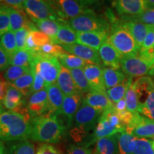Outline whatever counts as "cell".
Segmentation results:
<instances>
[{"instance_id": "680465c9", "label": "cell", "mask_w": 154, "mask_h": 154, "mask_svg": "<svg viewBox=\"0 0 154 154\" xmlns=\"http://www.w3.org/2000/svg\"><path fill=\"white\" fill-rule=\"evenodd\" d=\"M0 154H5V147L2 141H0Z\"/></svg>"}, {"instance_id": "c3c4849f", "label": "cell", "mask_w": 154, "mask_h": 154, "mask_svg": "<svg viewBox=\"0 0 154 154\" xmlns=\"http://www.w3.org/2000/svg\"><path fill=\"white\" fill-rule=\"evenodd\" d=\"M36 154H63L59 149L49 143H42L38 146Z\"/></svg>"}, {"instance_id": "30bf717a", "label": "cell", "mask_w": 154, "mask_h": 154, "mask_svg": "<svg viewBox=\"0 0 154 154\" xmlns=\"http://www.w3.org/2000/svg\"><path fill=\"white\" fill-rule=\"evenodd\" d=\"M122 72L128 78L142 77L148 74L152 65L142 59L139 55L127 56L121 58L120 62Z\"/></svg>"}, {"instance_id": "8d00e7d4", "label": "cell", "mask_w": 154, "mask_h": 154, "mask_svg": "<svg viewBox=\"0 0 154 154\" xmlns=\"http://www.w3.org/2000/svg\"><path fill=\"white\" fill-rule=\"evenodd\" d=\"M0 45L7 56L11 58L18 51L14 32H8L0 37Z\"/></svg>"}, {"instance_id": "f35d334b", "label": "cell", "mask_w": 154, "mask_h": 154, "mask_svg": "<svg viewBox=\"0 0 154 154\" xmlns=\"http://www.w3.org/2000/svg\"><path fill=\"white\" fill-rule=\"evenodd\" d=\"M64 52H66V51H64L61 46L54 43V42H51V43L46 44L42 47H39V49L34 54L33 57L34 58L37 56H46V57H57L58 56Z\"/></svg>"}, {"instance_id": "ac0fdd59", "label": "cell", "mask_w": 154, "mask_h": 154, "mask_svg": "<svg viewBox=\"0 0 154 154\" xmlns=\"http://www.w3.org/2000/svg\"><path fill=\"white\" fill-rule=\"evenodd\" d=\"M83 103L89 106L101 113L104 112L108 109H112L114 104L109 99L106 94L101 93L91 90L83 98Z\"/></svg>"}, {"instance_id": "d6a6232c", "label": "cell", "mask_w": 154, "mask_h": 154, "mask_svg": "<svg viewBox=\"0 0 154 154\" xmlns=\"http://www.w3.org/2000/svg\"><path fill=\"white\" fill-rule=\"evenodd\" d=\"M133 83L131 78H126L122 83L114 87L109 88L106 91V94L113 103H116L120 100L124 99L128 87Z\"/></svg>"}, {"instance_id": "cb8c5ba5", "label": "cell", "mask_w": 154, "mask_h": 154, "mask_svg": "<svg viewBox=\"0 0 154 154\" xmlns=\"http://www.w3.org/2000/svg\"><path fill=\"white\" fill-rule=\"evenodd\" d=\"M57 84L64 96H70L81 93L75 85L70 71L62 66H61Z\"/></svg>"}, {"instance_id": "52a82bcc", "label": "cell", "mask_w": 154, "mask_h": 154, "mask_svg": "<svg viewBox=\"0 0 154 154\" xmlns=\"http://www.w3.org/2000/svg\"><path fill=\"white\" fill-rule=\"evenodd\" d=\"M67 23L76 32H109L111 28V25L106 19L94 13L80 15L69 19Z\"/></svg>"}, {"instance_id": "5b68a950", "label": "cell", "mask_w": 154, "mask_h": 154, "mask_svg": "<svg viewBox=\"0 0 154 154\" xmlns=\"http://www.w3.org/2000/svg\"><path fill=\"white\" fill-rule=\"evenodd\" d=\"M109 41L122 57L137 55L139 48L129 32L121 25V20L117 24L111 25Z\"/></svg>"}, {"instance_id": "d4e9b609", "label": "cell", "mask_w": 154, "mask_h": 154, "mask_svg": "<svg viewBox=\"0 0 154 154\" xmlns=\"http://www.w3.org/2000/svg\"><path fill=\"white\" fill-rule=\"evenodd\" d=\"M117 134L101 138L98 140L96 143L93 154H118Z\"/></svg>"}, {"instance_id": "8fae6325", "label": "cell", "mask_w": 154, "mask_h": 154, "mask_svg": "<svg viewBox=\"0 0 154 154\" xmlns=\"http://www.w3.org/2000/svg\"><path fill=\"white\" fill-rule=\"evenodd\" d=\"M125 132L137 138H149L154 136V121L140 115L134 113L132 123L126 127Z\"/></svg>"}, {"instance_id": "ffe728a7", "label": "cell", "mask_w": 154, "mask_h": 154, "mask_svg": "<svg viewBox=\"0 0 154 154\" xmlns=\"http://www.w3.org/2000/svg\"><path fill=\"white\" fill-rule=\"evenodd\" d=\"M47 91L48 109L47 113L59 116L64 95L57 84L46 86Z\"/></svg>"}, {"instance_id": "7dc6e473", "label": "cell", "mask_w": 154, "mask_h": 154, "mask_svg": "<svg viewBox=\"0 0 154 154\" xmlns=\"http://www.w3.org/2000/svg\"><path fill=\"white\" fill-rule=\"evenodd\" d=\"M67 154H93L91 148L85 146H79L76 144H70L66 149Z\"/></svg>"}, {"instance_id": "6f0895ef", "label": "cell", "mask_w": 154, "mask_h": 154, "mask_svg": "<svg viewBox=\"0 0 154 154\" xmlns=\"http://www.w3.org/2000/svg\"><path fill=\"white\" fill-rule=\"evenodd\" d=\"M143 5L145 10L154 9V0H145L143 1Z\"/></svg>"}, {"instance_id": "7402d4cb", "label": "cell", "mask_w": 154, "mask_h": 154, "mask_svg": "<svg viewBox=\"0 0 154 154\" xmlns=\"http://www.w3.org/2000/svg\"><path fill=\"white\" fill-rule=\"evenodd\" d=\"M7 10L10 21L11 32H15L22 29H27L29 31L37 29L35 24H34V22L30 21L27 18V15L24 14L23 11H19L9 7H7Z\"/></svg>"}, {"instance_id": "f1b7e54d", "label": "cell", "mask_w": 154, "mask_h": 154, "mask_svg": "<svg viewBox=\"0 0 154 154\" xmlns=\"http://www.w3.org/2000/svg\"><path fill=\"white\" fill-rule=\"evenodd\" d=\"M103 79L106 89L114 87L126 79V76L123 72L111 68H103Z\"/></svg>"}, {"instance_id": "2e32d148", "label": "cell", "mask_w": 154, "mask_h": 154, "mask_svg": "<svg viewBox=\"0 0 154 154\" xmlns=\"http://www.w3.org/2000/svg\"><path fill=\"white\" fill-rule=\"evenodd\" d=\"M61 47H63L64 51L79 57L88 63L99 65V66L101 64V60L100 59L99 52L95 49L77 43L69 44V45H63Z\"/></svg>"}, {"instance_id": "9c48e42d", "label": "cell", "mask_w": 154, "mask_h": 154, "mask_svg": "<svg viewBox=\"0 0 154 154\" xmlns=\"http://www.w3.org/2000/svg\"><path fill=\"white\" fill-rule=\"evenodd\" d=\"M34 61L45 81L46 86L56 84L61 66L57 57L37 56L34 58Z\"/></svg>"}, {"instance_id": "e0dca14e", "label": "cell", "mask_w": 154, "mask_h": 154, "mask_svg": "<svg viewBox=\"0 0 154 154\" xmlns=\"http://www.w3.org/2000/svg\"><path fill=\"white\" fill-rule=\"evenodd\" d=\"M100 59L108 68L119 70L121 68V60L123 57L110 44L109 38L101 45L99 50Z\"/></svg>"}, {"instance_id": "e575fe53", "label": "cell", "mask_w": 154, "mask_h": 154, "mask_svg": "<svg viewBox=\"0 0 154 154\" xmlns=\"http://www.w3.org/2000/svg\"><path fill=\"white\" fill-rule=\"evenodd\" d=\"M5 154H36L35 147L30 140L17 141L9 146Z\"/></svg>"}, {"instance_id": "277c9868", "label": "cell", "mask_w": 154, "mask_h": 154, "mask_svg": "<svg viewBox=\"0 0 154 154\" xmlns=\"http://www.w3.org/2000/svg\"><path fill=\"white\" fill-rule=\"evenodd\" d=\"M125 129L126 127L121 124L118 114L113 107L102 113L91 138L84 146L88 147L100 138L124 132Z\"/></svg>"}, {"instance_id": "60d3db41", "label": "cell", "mask_w": 154, "mask_h": 154, "mask_svg": "<svg viewBox=\"0 0 154 154\" xmlns=\"http://www.w3.org/2000/svg\"><path fill=\"white\" fill-rule=\"evenodd\" d=\"M133 154H154L153 141L145 138H136Z\"/></svg>"}, {"instance_id": "681fc988", "label": "cell", "mask_w": 154, "mask_h": 154, "mask_svg": "<svg viewBox=\"0 0 154 154\" xmlns=\"http://www.w3.org/2000/svg\"><path fill=\"white\" fill-rule=\"evenodd\" d=\"M154 46V26L150 29V30L146 34L144 41L142 44V47H140V50H146L150 48L153 47Z\"/></svg>"}, {"instance_id": "f5cc1de1", "label": "cell", "mask_w": 154, "mask_h": 154, "mask_svg": "<svg viewBox=\"0 0 154 154\" xmlns=\"http://www.w3.org/2000/svg\"><path fill=\"white\" fill-rule=\"evenodd\" d=\"M9 66V57L0 45V72H5Z\"/></svg>"}, {"instance_id": "b9f144b4", "label": "cell", "mask_w": 154, "mask_h": 154, "mask_svg": "<svg viewBox=\"0 0 154 154\" xmlns=\"http://www.w3.org/2000/svg\"><path fill=\"white\" fill-rule=\"evenodd\" d=\"M124 99L126 103V111L133 113H137L138 103H139L138 96L134 88H133L132 84L127 89Z\"/></svg>"}, {"instance_id": "4316f807", "label": "cell", "mask_w": 154, "mask_h": 154, "mask_svg": "<svg viewBox=\"0 0 154 154\" xmlns=\"http://www.w3.org/2000/svg\"><path fill=\"white\" fill-rule=\"evenodd\" d=\"M77 37L76 32L66 22L61 24V27L58 31L54 43L61 45H69V44H76Z\"/></svg>"}, {"instance_id": "d6986e66", "label": "cell", "mask_w": 154, "mask_h": 154, "mask_svg": "<svg viewBox=\"0 0 154 154\" xmlns=\"http://www.w3.org/2000/svg\"><path fill=\"white\" fill-rule=\"evenodd\" d=\"M109 32H76V43L98 51L109 38Z\"/></svg>"}, {"instance_id": "6da1fadb", "label": "cell", "mask_w": 154, "mask_h": 154, "mask_svg": "<svg viewBox=\"0 0 154 154\" xmlns=\"http://www.w3.org/2000/svg\"><path fill=\"white\" fill-rule=\"evenodd\" d=\"M31 119L29 113L8 111L0 113V141L17 142L30 139Z\"/></svg>"}, {"instance_id": "5bb4252c", "label": "cell", "mask_w": 154, "mask_h": 154, "mask_svg": "<svg viewBox=\"0 0 154 154\" xmlns=\"http://www.w3.org/2000/svg\"><path fill=\"white\" fill-rule=\"evenodd\" d=\"M24 96L11 84H9L5 99L2 103L6 109L10 111L23 113L26 109V102Z\"/></svg>"}, {"instance_id": "83f0119b", "label": "cell", "mask_w": 154, "mask_h": 154, "mask_svg": "<svg viewBox=\"0 0 154 154\" xmlns=\"http://www.w3.org/2000/svg\"><path fill=\"white\" fill-rule=\"evenodd\" d=\"M66 21L64 20H52V19H43L34 22L36 27L40 32H43L52 39H54L57 35L58 31L61 27V24Z\"/></svg>"}, {"instance_id": "11a10c76", "label": "cell", "mask_w": 154, "mask_h": 154, "mask_svg": "<svg viewBox=\"0 0 154 154\" xmlns=\"http://www.w3.org/2000/svg\"><path fill=\"white\" fill-rule=\"evenodd\" d=\"M8 85L9 83L4 78L0 77V101H2L5 99Z\"/></svg>"}, {"instance_id": "4fadbf2b", "label": "cell", "mask_w": 154, "mask_h": 154, "mask_svg": "<svg viewBox=\"0 0 154 154\" xmlns=\"http://www.w3.org/2000/svg\"><path fill=\"white\" fill-rule=\"evenodd\" d=\"M83 98L84 96L82 93L64 96L59 116H62L66 121V128H69L72 125L74 116L83 103Z\"/></svg>"}, {"instance_id": "f6af8a7d", "label": "cell", "mask_w": 154, "mask_h": 154, "mask_svg": "<svg viewBox=\"0 0 154 154\" xmlns=\"http://www.w3.org/2000/svg\"><path fill=\"white\" fill-rule=\"evenodd\" d=\"M10 31V21L7 7L2 5L0 7V37Z\"/></svg>"}, {"instance_id": "7a4b0ae2", "label": "cell", "mask_w": 154, "mask_h": 154, "mask_svg": "<svg viewBox=\"0 0 154 154\" xmlns=\"http://www.w3.org/2000/svg\"><path fill=\"white\" fill-rule=\"evenodd\" d=\"M30 139L44 143H57L66 133V126L59 116L45 113L31 119Z\"/></svg>"}, {"instance_id": "ab89813d", "label": "cell", "mask_w": 154, "mask_h": 154, "mask_svg": "<svg viewBox=\"0 0 154 154\" xmlns=\"http://www.w3.org/2000/svg\"><path fill=\"white\" fill-rule=\"evenodd\" d=\"M31 67H22L17 66H9L5 71L3 74V78L7 81L9 84H11L15 82L23 75L30 71Z\"/></svg>"}, {"instance_id": "1f68e13d", "label": "cell", "mask_w": 154, "mask_h": 154, "mask_svg": "<svg viewBox=\"0 0 154 154\" xmlns=\"http://www.w3.org/2000/svg\"><path fill=\"white\" fill-rule=\"evenodd\" d=\"M136 137L127 134L126 132H121L117 134V142L119 154H133L135 147V141Z\"/></svg>"}, {"instance_id": "7c38bea8", "label": "cell", "mask_w": 154, "mask_h": 154, "mask_svg": "<svg viewBox=\"0 0 154 154\" xmlns=\"http://www.w3.org/2000/svg\"><path fill=\"white\" fill-rule=\"evenodd\" d=\"M26 109L31 119L36 118L47 113L48 109V99L47 88L32 94L29 96L26 103Z\"/></svg>"}, {"instance_id": "94428289", "label": "cell", "mask_w": 154, "mask_h": 154, "mask_svg": "<svg viewBox=\"0 0 154 154\" xmlns=\"http://www.w3.org/2000/svg\"><path fill=\"white\" fill-rule=\"evenodd\" d=\"M5 107H4L2 103V102L0 101V113L5 112Z\"/></svg>"}, {"instance_id": "d590c367", "label": "cell", "mask_w": 154, "mask_h": 154, "mask_svg": "<svg viewBox=\"0 0 154 154\" xmlns=\"http://www.w3.org/2000/svg\"><path fill=\"white\" fill-rule=\"evenodd\" d=\"M69 71L72 74L75 85L81 93L82 94H86L91 91L89 84H88L85 75H84L83 69H71Z\"/></svg>"}, {"instance_id": "be15d7a7", "label": "cell", "mask_w": 154, "mask_h": 154, "mask_svg": "<svg viewBox=\"0 0 154 154\" xmlns=\"http://www.w3.org/2000/svg\"><path fill=\"white\" fill-rule=\"evenodd\" d=\"M152 141H153V147H154V138H153V140H152Z\"/></svg>"}, {"instance_id": "484cf974", "label": "cell", "mask_w": 154, "mask_h": 154, "mask_svg": "<svg viewBox=\"0 0 154 154\" xmlns=\"http://www.w3.org/2000/svg\"><path fill=\"white\" fill-rule=\"evenodd\" d=\"M138 101V112L154 121V85Z\"/></svg>"}, {"instance_id": "ee69618b", "label": "cell", "mask_w": 154, "mask_h": 154, "mask_svg": "<svg viewBox=\"0 0 154 154\" xmlns=\"http://www.w3.org/2000/svg\"><path fill=\"white\" fill-rule=\"evenodd\" d=\"M32 67H33L34 70V82L32 87V91H31V95L32 94L42 91V89L46 88L45 81H44L41 73L39 72L37 67H36L34 61L33 62V64H32Z\"/></svg>"}, {"instance_id": "3957f363", "label": "cell", "mask_w": 154, "mask_h": 154, "mask_svg": "<svg viewBox=\"0 0 154 154\" xmlns=\"http://www.w3.org/2000/svg\"><path fill=\"white\" fill-rule=\"evenodd\" d=\"M102 113L86 103H82L74 116V127L70 131V136L75 142L82 141L90 131L95 128Z\"/></svg>"}, {"instance_id": "7bdbcfd3", "label": "cell", "mask_w": 154, "mask_h": 154, "mask_svg": "<svg viewBox=\"0 0 154 154\" xmlns=\"http://www.w3.org/2000/svg\"><path fill=\"white\" fill-rule=\"evenodd\" d=\"M29 35L32 38V41L34 44V46L38 49H39V47L44 46V44L53 42L51 38L46 35L45 34H44L43 32H40L37 29L30 31Z\"/></svg>"}, {"instance_id": "74e56055", "label": "cell", "mask_w": 154, "mask_h": 154, "mask_svg": "<svg viewBox=\"0 0 154 154\" xmlns=\"http://www.w3.org/2000/svg\"><path fill=\"white\" fill-rule=\"evenodd\" d=\"M121 17L122 22H133L154 26V9L144 10L139 14L134 16H123Z\"/></svg>"}, {"instance_id": "db71d44e", "label": "cell", "mask_w": 154, "mask_h": 154, "mask_svg": "<svg viewBox=\"0 0 154 154\" xmlns=\"http://www.w3.org/2000/svg\"><path fill=\"white\" fill-rule=\"evenodd\" d=\"M117 114H118L119 119H120L121 124L124 125L125 127H126L127 126L131 124L134 118V113H131L128 111H126L122 113H117Z\"/></svg>"}, {"instance_id": "603a6c76", "label": "cell", "mask_w": 154, "mask_h": 154, "mask_svg": "<svg viewBox=\"0 0 154 154\" xmlns=\"http://www.w3.org/2000/svg\"><path fill=\"white\" fill-rule=\"evenodd\" d=\"M121 25L129 32L132 37L134 38L135 42L139 48L142 47L146 34L153 26L141 24V23L133 22H122L121 21Z\"/></svg>"}, {"instance_id": "9f6ffc18", "label": "cell", "mask_w": 154, "mask_h": 154, "mask_svg": "<svg viewBox=\"0 0 154 154\" xmlns=\"http://www.w3.org/2000/svg\"><path fill=\"white\" fill-rule=\"evenodd\" d=\"M113 109H114V111L117 113L124 112V111H126V101H125V99H122L120 100L119 102H117L116 103H115L114 106H113Z\"/></svg>"}, {"instance_id": "f546056e", "label": "cell", "mask_w": 154, "mask_h": 154, "mask_svg": "<svg viewBox=\"0 0 154 154\" xmlns=\"http://www.w3.org/2000/svg\"><path fill=\"white\" fill-rule=\"evenodd\" d=\"M34 82V70L33 67L31 66V69L26 74L23 75L15 82L11 83V85L14 86L17 89L22 93L24 97H29L31 96V91Z\"/></svg>"}, {"instance_id": "f907efd6", "label": "cell", "mask_w": 154, "mask_h": 154, "mask_svg": "<svg viewBox=\"0 0 154 154\" xmlns=\"http://www.w3.org/2000/svg\"><path fill=\"white\" fill-rule=\"evenodd\" d=\"M1 2L3 6H6L19 11H24V1L22 0H5V1H1Z\"/></svg>"}, {"instance_id": "8992f818", "label": "cell", "mask_w": 154, "mask_h": 154, "mask_svg": "<svg viewBox=\"0 0 154 154\" xmlns=\"http://www.w3.org/2000/svg\"><path fill=\"white\" fill-rule=\"evenodd\" d=\"M52 5L61 19H71L82 14L94 13L91 6L96 2L76 1V0H60L51 1Z\"/></svg>"}, {"instance_id": "816d5d0a", "label": "cell", "mask_w": 154, "mask_h": 154, "mask_svg": "<svg viewBox=\"0 0 154 154\" xmlns=\"http://www.w3.org/2000/svg\"><path fill=\"white\" fill-rule=\"evenodd\" d=\"M142 59L146 61L151 64L152 66L154 63V46L150 49L146 50H140L138 54Z\"/></svg>"}, {"instance_id": "836d02e7", "label": "cell", "mask_w": 154, "mask_h": 154, "mask_svg": "<svg viewBox=\"0 0 154 154\" xmlns=\"http://www.w3.org/2000/svg\"><path fill=\"white\" fill-rule=\"evenodd\" d=\"M34 62V57L27 50H18L11 58L9 63L11 66L22 67L32 66Z\"/></svg>"}, {"instance_id": "9a60e30c", "label": "cell", "mask_w": 154, "mask_h": 154, "mask_svg": "<svg viewBox=\"0 0 154 154\" xmlns=\"http://www.w3.org/2000/svg\"><path fill=\"white\" fill-rule=\"evenodd\" d=\"M91 90L106 94L103 79V69L99 65L88 63L83 69Z\"/></svg>"}, {"instance_id": "6125c7cd", "label": "cell", "mask_w": 154, "mask_h": 154, "mask_svg": "<svg viewBox=\"0 0 154 154\" xmlns=\"http://www.w3.org/2000/svg\"><path fill=\"white\" fill-rule=\"evenodd\" d=\"M2 7V4L1 1H0V7Z\"/></svg>"}, {"instance_id": "44dd1931", "label": "cell", "mask_w": 154, "mask_h": 154, "mask_svg": "<svg viewBox=\"0 0 154 154\" xmlns=\"http://www.w3.org/2000/svg\"><path fill=\"white\" fill-rule=\"evenodd\" d=\"M112 5L120 17L134 16L145 10L142 0H118L113 2Z\"/></svg>"}, {"instance_id": "91938a15", "label": "cell", "mask_w": 154, "mask_h": 154, "mask_svg": "<svg viewBox=\"0 0 154 154\" xmlns=\"http://www.w3.org/2000/svg\"><path fill=\"white\" fill-rule=\"evenodd\" d=\"M149 74V76H154V63H153V66H151V68L149 70V74Z\"/></svg>"}, {"instance_id": "ba28073f", "label": "cell", "mask_w": 154, "mask_h": 154, "mask_svg": "<svg viewBox=\"0 0 154 154\" xmlns=\"http://www.w3.org/2000/svg\"><path fill=\"white\" fill-rule=\"evenodd\" d=\"M24 11L33 22L43 19L63 20L58 16L50 1L26 0L24 2Z\"/></svg>"}, {"instance_id": "bcb514c9", "label": "cell", "mask_w": 154, "mask_h": 154, "mask_svg": "<svg viewBox=\"0 0 154 154\" xmlns=\"http://www.w3.org/2000/svg\"><path fill=\"white\" fill-rule=\"evenodd\" d=\"M30 31L27 29H22L14 32L17 47L18 50H26V42Z\"/></svg>"}, {"instance_id": "4dcf8cb0", "label": "cell", "mask_w": 154, "mask_h": 154, "mask_svg": "<svg viewBox=\"0 0 154 154\" xmlns=\"http://www.w3.org/2000/svg\"><path fill=\"white\" fill-rule=\"evenodd\" d=\"M57 59L61 66L68 69L69 70L75 69H84L88 63H91L83 60L76 56L66 52L58 56Z\"/></svg>"}]
</instances>
